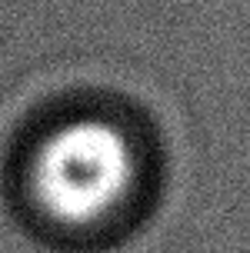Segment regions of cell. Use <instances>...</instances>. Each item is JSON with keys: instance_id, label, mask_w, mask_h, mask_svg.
<instances>
[{"instance_id": "cell-1", "label": "cell", "mask_w": 250, "mask_h": 253, "mask_svg": "<svg viewBox=\"0 0 250 253\" xmlns=\"http://www.w3.org/2000/svg\"><path fill=\"white\" fill-rule=\"evenodd\" d=\"M134 180L137 153L130 137L97 117L57 126L30 164V187L40 210L63 227H90L110 216Z\"/></svg>"}]
</instances>
